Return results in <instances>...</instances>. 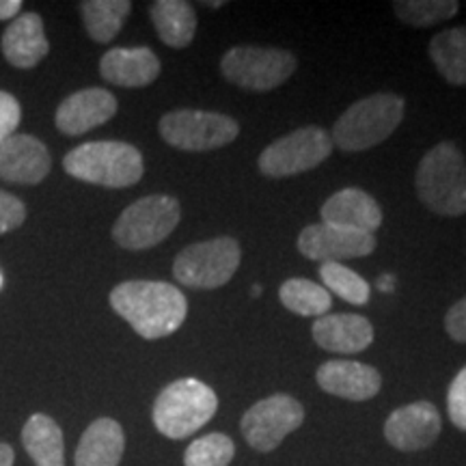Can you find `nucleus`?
Listing matches in <instances>:
<instances>
[{
	"label": "nucleus",
	"instance_id": "obj_32",
	"mask_svg": "<svg viewBox=\"0 0 466 466\" xmlns=\"http://www.w3.org/2000/svg\"><path fill=\"white\" fill-rule=\"evenodd\" d=\"M22 121L20 102L7 91H0V143L14 137Z\"/></svg>",
	"mask_w": 466,
	"mask_h": 466
},
{
	"label": "nucleus",
	"instance_id": "obj_38",
	"mask_svg": "<svg viewBox=\"0 0 466 466\" xmlns=\"http://www.w3.org/2000/svg\"><path fill=\"white\" fill-rule=\"evenodd\" d=\"M206 5V7H223V3H220V0H217V3H203Z\"/></svg>",
	"mask_w": 466,
	"mask_h": 466
},
{
	"label": "nucleus",
	"instance_id": "obj_16",
	"mask_svg": "<svg viewBox=\"0 0 466 466\" xmlns=\"http://www.w3.org/2000/svg\"><path fill=\"white\" fill-rule=\"evenodd\" d=\"M316 378L326 393L352 401L371 400L382 387L378 370L359 360H329L319 367Z\"/></svg>",
	"mask_w": 466,
	"mask_h": 466
},
{
	"label": "nucleus",
	"instance_id": "obj_24",
	"mask_svg": "<svg viewBox=\"0 0 466 466\" xmlns=\"http://www.w3.org/2000/svg\"><path fill=\"white\" fill-rule=\"evenodd\" d=\"M430 58L450 85H466V26L447 28L430 42Z\"/></svg>",
	"mask_w": 466,
	"mask_h": 466
},
{
	"label": "nucleus",
	"instance_id": "obj_19",
	"mask_svg": "<svg viewBox=\"0 0 466 466\" xmlns=\"http://www.w3.org/2000/svg\"><path fill=\"white\" fill-rule=\"evenodd\" d=\"M3 55L17 69H31L50 52V42L46 37L44 20L39 14H20L7 26L0 42Z\"/></svg>",
	"mask_w": 466,
	"mask_h": 466
},
{
	"label": "nucleus",
	"instance_id": "obj_7",
	"mask_svg": "<svg viewBox=\"0 0 466 466\" xmlns=\"http://www.w3.org/2000/svg\"><path fill=\"white\" fill-rule=\"evenodd\" d=\"M240 259V244L233 238H214L186 247L175 258L173 277L192 289H217L231 281Z\"/></svg>",
	"mask_w": 466,
	"mask_h": 466
},
{
	"label": "nucleus",
	"instance_id": "obj_17",
	"mask_svg": "<svg viewBox=\"0 0 466 466\" xmlns=\"http://www.w3.org/2000/svg\"><path fill=\"white\" fill-rule=\"evenodd\" d=\"M313 339L329 352L357 354L374 341V326L354 313H329L313 322Z\"/></svg>",
	"mask_w": 466,
	"mask_h": 466
},
{
	"label": "nucleus",
	"instance_id": "obj_4",
	"mask_svg": "<svg viewBox=\"0 0 466 466\" xmlns=\"http://www.w3.org/2000/svg\"><path fill=\"white\" fill-rule=\"evenodd\" d=\"M218 398L206 382L197 378L175 380L154 401V425L162 436L173 441L188 439L217 415Z\"/></svg>",
	"mask_w": 466,
	"mask_h": 466
},
{
	"label": "nucleus",
	"instance_id": "obj_31",
	"mask_svg": "<svg viewBox=\"0 0 466 466\" xmlns=\"http://www.w3.org/2000/svg\"><path fill=\"white\" fill-rule=\"evenodd\" d=\"M26 220V206L17 197L0 190V233H9Z\"/></svg>",
	"mask_w": 466,
	"mask_h": 466
},
{
	"label": "nucleus",
	"instance_id": "obj_25",
	"mask_svg": "<svg viewBox=\"0 0 466 466\" xmlns=\"http://www.w3.org/2000/svg\"><path fill=\"white\" fill-rule=\"evenodd\" d=\"M130 11V0H85L80 3V15H83L86 33L97 44L113 42Z\"/></svg>",
	"mask_w": 466,
	"mask_h": 466
},
{
	"label": "nucleus",
	"instance_id": "obj_5",
	"mask_svg": "<svg viewBox=\"0 0 466 466\" xmlns=\"http://www.w3.org/2000/svg\"><path fill=\"white\" fill-rule=\"evenodd\" d=\"M404 119V100L395 93H374L352 104L333 127V143L343 151L376 147L398 130Z\"/></svg>",
	"mask_w": 466,
	"mask_h": 466
},
{
	"label": "nucleus",
	"instance_id": "obj_15",
	"mask_svg": "<svg viewBox=\"0 0 466 466\" xmlns=\"http://www.w3.org/2000/svg\"><path fill=\"white\" fill-rule=\"evenodd\" d=\"M50 151L31 134H14L0 143V179L11 184H39L50 173Z\"/></svg>",
	"mask_w": 466,
	"mask_h": 466
},
{
	"label": "nucleus",
	"instance_id": "obj_9",
	"mask_svg": "<svg viewBox=\"0 0 466 466\" xmlns=\"http://www.w3.org/2000/svg\"><path fill=\"white\" fill-rule=\"evenodd\" d=\"M240 134L236 119L209 110H173L160 119V137L171 147L209 151L233 143Z\"/></svg>",
	"mask_w": 466,
	"mask_h": 466
},
{
	"label": "nucleus",
	"instance_id": "obj_33",
	"mask_svg": "<svg viewBox=\"0 0 466 466\" xmlns=\"http://www.w3.org/2000/svg\"><path fill=\"white\" fill-rule=\"evenodd\" d=\"M445 330L453 341L466 343V299L458 300L445 316Z\"/></svg>",
	"mask_w": 466,
	"mask_h": 466
},
{
	"label": "nucleus",
	"instance_id": "obj_13",
	"mask_svg": "<svg viewBox=\"0 0 466 466\" xmlns=\"http://www.w3.org/2000/svg\"><path fill=\"white\" fill-rule=\"evenodd\" d=\"M441 428L436 406L430 401H415L391 412L384 423V439L400 451H419L439 439Z\"/></svg>",
	"mask_w": 466,
	"mask_h": 466
},
{
	"label": "nucleus",
	"instance_id": "obj_30",
	"mask_svg": "<svg viewBox=\"0 0 466 466\" xmlns=\"http://www.w3.org/2000/svg\"><path fill=\"white\" fill-rule=\"evenodd\" d=\"M447 412H450L451 423L466 432V367L453 378L450 393H447Z\"/></svg>",
	"mask_w": 466,
	"mask_h": 466
},
{
	"label": "nucleus",
	"instance_id": "obj_1",
	"mask_svg": "<svg viewBox=\"0 0 466 466\" xmlns=\"http://www.w3.org/2000/svg\"><path fill=\"white\" fill-rule=\"evenodd\" d=\"M110 307L143 339L173 335L188 316L184 291L165 281H126L110 291Z\"/></svg>",
	"mask_w": 466,
	"mask_h": 466
},
{
	"label": "nucleus",
	"instance_id": "obj_28",
	"mask_svg": "<svg viewBox=\"0 0 466 466\" xmlns=\"http://www.w3.org/2000/svg\"><path fill=\"white\" fill-rule=\"evenodd\" d=\"M319 277H322L326 289H330L335 296H339V299L350 302V305H367V300H370V285H367V281L359 275V272L350 270L348 266L335 264V261L322 264V268H319Z\"/></svg>",
	"mask_w": 466,
	"mask_h": 466
},
{
	"label": "nucleus",
	"instance_id": "obj_2",
	"mask_svg": "<svg viewBox=\"0 0 466 466\" xmlns=\"http://www.w3.org/2000/svg\"><path fill=\"white\" fill-rule=\"evenodd\" d=\"M417 195L430 212L439 217L466 214V162L453 143H439L417 168Z\"/></svg>",
	"mask_w": 466,
	"mask_h": 466
},
{
	"label": "nucleus",
	"instance_id": "obj_6",
	"mask_svg": "<svg viewBox=\"0 0 466 466\" xmlns=\"http://www.w3.org/2000/svg\"><path fill=\"white\" fill-rule=\"evenodd\" d=\"M182 218L177 199L151 195L127 206L113 227V240L121 248L147 250L171 236Z\"/></svg>",
	"mask_w": 466,
	"mask_h": 466
},
{
	"label": "nucleus",
	"instance_id": "obj_37",
	"mask_svg": "<svg viewBox=\"0 0 466 466\" xmlns=\"http://www.w3.org/2000/svg\"><path fill=\"white\" fill-rule=\"evenodd\" d=\"M259 294H261V285L255 283V285H253V296H259Z\"/></svg>",
	"mask_w": 466,
	"mask_h": 466
},
{
	"label": "nucleus",
	"instance_id": "obj_27",
	"mask_svg": "<svg viewBox=\"0 0 466 466\" xmlns=\"http://www.w3.org/2000/svg\"><path fill=\"white\" fill-rule=\"evenodd\" d=\"M395 15L408 26L428 28L451 20L460 11L456 0H398L393 3Z\"/></svg>",
	"mask_w": 466,
	"mask_h": 466
},
{
	"label": "nucleus",
	"instance_id": "obj_23",
	"mask_svg": "<svg viewBox=\"0 0 466 466\" xmlns=\"http://www.w3.org/2000/svg\"><path fill=\"white\" fill-rule=\"evenodd\" d=\"M156 33L168 48L182 50L195 39L197 14L184 0H158L149 7Z\"/></svg>",
	"mask_w": 466,
	"mask_h": 466
},
{
	"label": "nucleus",
	"instance_id": "obj_39",
	"mask_svg": "<svg viewBox=\"0 0 466 466\" xmlns=\"http://www.w3.org/2000/svg\"><path fill=\"white\" fill-rule=\"evenodd\" d=\"M0 288H3V275H0Z\"/></svg>",
	"mask_w": 466,
	"mask_h": 466
},
{
	"label": "nucleus",
	"instance_id": "obj_10",
	"mask_svg": "<svg viewBox=\"0 0 466 466\" xmlns=\"http://www.w3.org/2000/svg\"><path fill=\"white\" fill-rule=\"evenodd\" d=\"M330 151V134L319 126H307L268 145L259 156V171L268 177H289L319 167Z\"/></svg>",
	"mask_w": 466,
	"mask_h": 466
},
{
	"label": "nucleus",
	"instance_id": "obj_34",
	"mask_svg": "<svg viewBox=\"0 0 466 466\" xmlns=\"http://www.w3.org/2000/svg\"><path fill=\"white\" fill-rule=\"evenodd\" d=\"M20 9L22 0H0V20H15Z\"/></svg>",
	"mask_w": 466,
	"mask_h": 466
},
{
	"label": "nucleus",
	"instance_id": "obj_21",
	"mask_svg": "<svg viewBox=\"0 0 466 466\" xmlns=\"http://www.w3.org/2000/svg\"><path fill=\"white\" fill-rule=\"evenodd\" d=\"M126 451V434L115 419H96L80 436L76 466H119Z\"/></svg>",
	"mask_w": 466,
	"mask_h": 466
},
{
	"label": "nucleus",
	"instance_id": "obj_22",
	"mask_svg": "<svg viewBox=\"0 0 466 466\" xmlns=\"http://www.w3.org/2000/svg\"><path fill=\"white\" fill-rule=\"evenodd\" d=\"M22 445L35 466H66V439L55 419L35 412L22 428Z\"/></svg>",
	"mask_w": 466,
	"mask_h": 466
},
{
	"label": "nucleus",
	"instance_id": "obj_12",
	"mask_svg": "<svg viewBox=\"0 0 466 466\" xmlns=\"http://www.w3.org/2000/svg\"><path fill=\"white\" fill-rule=\"evenodd\" d=\"M374 233L343 229L335 225H309L299 236V250L307 259L322 261V264H341L343 259L365 258L374 253Z\"/></svg>",
	"mask_w": 466,
	"mask_h": 466
},
{
	"label": "nucleus",
	"instance_id": "obj_8",
	"mask_svg": "<svg viewBox=\"0 0 466 466\" xmlns=\"http://www.w3.org/2000/svg\"><path fill=\"white\" fill-rule=\"evenodd\" d=\"M296 56L281 48L236 46L225 52L220 72L231 85L248 91H270L281 86L296 72Z\"/></svg>",
	"mask_w": 466,
	"mask_h": 466
},
{
	"label": "nucleus",
	"instance_id": "obj_14",
	"mask_svg": "<svg viewBox=\"0 0 466 466\" xmlns=\"http://www.w3.org/2000/svg\"><path fill=\"white\" fill-rule=\"evenodd\" d=\"M116 113L115 96L106 89L76 91L58 104L55 124L58 130L67 137H80V134L91 132L93 127L104 126Z\"/></svg>",
	"mask_w": 466,
	"mask_h": 466
},
{
	"label": "nucleus",
	"instance_id": "obj_36",
	"mask_svg": "<svg viewBox=\"0 0 466 466\" xmlns=\"http://www.w3.org/2000/svg\"><path fill=\"white\" fill-rule=\"evenodd\" d=\"M376 288L380 291H387V294H391L395 289V277L393 275H380L376 281Z\"/></svg>",
	"mask_w": 466,
	"mask_h": 466
},
{
	"label": "nucleus",
	"instance_id": "obj_35",
	"mask_svg": "<svg viewBox=\"0 0 466 466\" xmlns=\"http://www.w3.org/2000/svg\"><path fill=\"white\" fill-rule=\"evenodd\" d=\"M15 451L9 442H0V466H14Z\"/></svg>",
	"mask_w": 466,
	"mask_h": 466
},
{
	"label": "nucleus",
	"instance_id": "obj_26",
	"mask_svg": "<svg viewBox=\"0 0 466 466\" xmlns=\"http://www.w3.org/2000/svg\"><path fill=\"white\" fill-rule=\"evenodd\" d=\"M279 299L285 309L305 318L329 316L330 307H333L330 291L309 279H288L279 289Z\"/></svg>",
	"mask_w": 466,
	"mask_h": 466
},
{
	"label": "nucleus",
	"instance_id": "obj_3",
	"mask_svg": "<svg viewBox=\"0 0 466 466\" xmlns=\"http://www.w3.org/2000/svg\"><path fill=\"white\" fill-rule=\"evenodd\" d=\"M67 175L104 188H127L143 177V156L134 145L121 141H93L74 147L63 158Z\"/></svg>",
	"mask_w": 466,
	"mask_h": 466
},
{
	"label": "nucleus",
	"instance_id": "obj_11",
	"mask_svg": "<svg viewBox=\"0 0 466 466\" xmlns=\"http://www.w3.org/2000/svg\"><path fill=\"white\" fill-rule=\"evenodd\" d=\"M305 419L300 401L288 393H277L250 406L242 417V434L253 450L272 451L288 434L299 430Z\"/></svg>",
	"mask_w": 466,
	"mask_h": 466
},
{
	"label": "nucleus",
	"instance_id": "obj_18",
	"mask_svg": "<svg viewBox=\"0 0 466 466\" xmlns=\"http://www.w3.org/2000/svg\"><path fill=\"white\" fill-rule=\"evenodd\" d=\"M102 78L110 85L138 89L147 86L160 76V58L145 46L138 48H113L100 61Z\"/></svg>",
	"mask_w": 466,
	"mask_h": 466
},
{
	"label": "nucleus",
	"instance_id": "obj_29",
	"mask_svg": "<svg viewBox=\"0 0 466 466\" xmlns=\"http://www.w3.org/2000/svg\"><path fill=\"white\" fill-rule=\"evenodd\" d=\"M236 445L225 434H208L192 441L184 453V466H229Z\"/></svg>",
	"mask_w": 466,
	"mask_h": 466
},
{
	"label": "nucleus",
	"instance_id": "obj_20",
	"mask_svg": "<svg viewBox=\"0 0 466 466\" xmlns=\"http://www.w3.org/2000/svg\"><path fill=\"white\" fill-rule=\"evenodd\" d=\"M322 223L371 233L382 225V209L365 190L343 188L326 199L322 206Z\"/></svg>",
	"mask_w": 466,
	"mask_h": 466
}]
</instances>
